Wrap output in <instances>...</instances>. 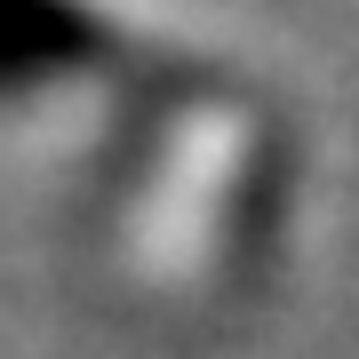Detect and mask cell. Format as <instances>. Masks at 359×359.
Segmentation results:
<instances>
[{
    "label": "cell",
    "instance_id": "cell-1",
    "mask_svg": "<svg viewBox=\"0 0 359 359\" xmlns=\"http://www.w3.org/2000/svg\"><path fill=\"white\" fill-rule=\"evenodd\" d=\"M104 48V25L56 0H0V96H25L40 80H65Z\"/></svg>",
    "mask_w": 359,
    "mask_h": 359
}]
</instances>
